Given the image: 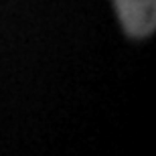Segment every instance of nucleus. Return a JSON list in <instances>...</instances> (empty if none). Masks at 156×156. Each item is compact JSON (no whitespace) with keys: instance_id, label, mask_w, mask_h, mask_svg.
I'll return each mask as SVG.
<instances>
[{"instance_id":"obj_1","label":"nucleus","mask_w":156,"mask_h":156,"mask_svg":"<svg viewBox=\"0 0 156 156\" xmlns=\"http://www.w3.org/2000/svg\"><path fill=\"white\" fill-rule=\"evenodd\" d=\"M122 27L130 37L144 39L156 27V0H114Z\"/></svg>"}]
</instances>
